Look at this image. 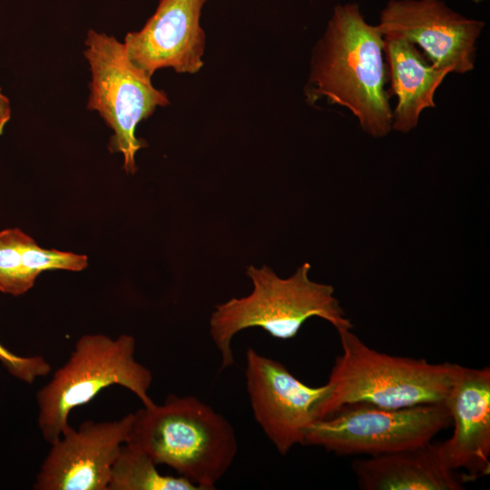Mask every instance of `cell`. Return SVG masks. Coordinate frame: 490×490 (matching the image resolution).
I'll use <instances>...</instances> for the list:
<instances>
[{
  "label": "cell",
  "instance_id": "obj_3",
  "mask_svg": "<svg viewBox=\"0 0 490 490\" xmlns=\"http://www.w3.org/2000/svg\"><path fill=\"white\" fill-rule=\"evenodd\" d=\"M350 329H338L342 351L326 383L328 391L315 407L316 420L352 404L404 408L445 403L458 364L381 353Z\"/></svg>",
  "mask_w": 490,
  "mask_h": 490
},
{
  "label": "cell",
  "instance_id": "obj_12",
  "mask_svg": "<svg viewBox=\"0 0 490 490\" xmlns=\"http://www.w3.org/2000/svg\"><path fill=\"white\" fill-rule=\"evenodd\" d=\"M445 404L454 426L438 443L446 464L471 482L490 473V369L457 365Z\"/></svg>",
  "mask_w": 490,
  "mask_h": 490
},
{
  "label": "cell",
  "instance_id": "obj_9",
  "mask_svg": "<svg viewBox=\"0 0 490 490\" xmlns=\"http://www.w3.org/2000/svg\"><path fill=\"white\" fill-rule=\"evenodd\" d=\"M485 23L467 18L441 0H389L377 24L382 35L401 36L424 50L438 69L466 74Z\"/></svg>",
  "mask_w": 490,
  "mask_h": 490
},
{
  "label": "cell",
  "instance_id": "obj_20",
  "mask_svg": "<svg viewBox=\"0 0 490 490\" xmlns=\"http://www.w3.org/2000/svg\"><path fill=\"white\" fill-rule=\"evenodd\" d=\"M473 1H474L475 3H476V4H479V3H481V2L484 1V0H473Z\"/></svg>",
  "mask_w": 490,
  "mask_h": 490
},
{
  "label": "cell",
  "instance_id": "obj_17",
  "mask_svg": "<svg viewBox=\"0 0 490 490\" xmlns=\"http://www.w3.org/2000/svg\"><path fill=\"white\" fill-rule=\"evenodd\" d=\"M23 260L28 277L34 282L37 277L45 270L81 271L88 266L86 255L44 249L33 238L25 245Z\"/></svg>",
  "mask_w": 490,
  "mask_h": 490
},
{
  "label": "cell",
  "instance_id": "obj_16",
  "mask_svg": "<svg viewBox=\"0 0 490 490\" xmlns=\"http://www.w3.org/2000/svg\"><path fill=\"white\" fill-rule=\"evenodd\" d=\"M32 239L18 228L0 230V292L14 297L29 291L34 285L24 267V250Z\"/></svg>",
  "mask_w": 490,
  "mask_h": 490
},
{
  "label": "cell",
  "instance_id": "obj_6",
  "mask_svg": "<svg viewBox=\"0 0 490 490\" xmlns=\"http://www.w3.org/2000/svg\"><path fill=\"white\" fill-rule=\"evenodd\" d=\"M84 45L92 77L87 108L97 111L113 130L109 148L122 154L124 171L133 174L135 155L146 146L136 137V127L158 106L168 105V97L130 62L123 43L114 36L91 29Z\"/></svg>",
  "mask_w": 490,
  "mask_h": 490
},
{
  "label": "cell",
  "instance_id": "obj_15",
  "mask_svg": "<svg viewBox=\"0 0 490 490\" xmlns=\"http://www.w3.org/2000/svg\"><path fill=\"white\" fill-rule=\"evenodd\" d=\"M108 490H200L182 476L160 474L143 451L123 444L113 465Z\"/></svg>",
  "mask_w": 490,
  "mask_h": 490
},
{
  "label": "cell",
  "instance_id": "obj_5",
  "mask_svg": "<svg viewBox=\"0 0 490 490\" xmlns=\"http://www.w3.org/2000/svg\"><path fill=\"white\" fill-rule=\"evenodd\" d=\"M136 340L128 334L81 336L68 359L36 393L37 426L44 440L54 443L70 426V413L103 389L121 386L149 407L152 371L135 358Z\"/></svg>",
  "mask_w": 490,
  "mask_h": 490
},
{
  "label": "cell",
  "instance_id": "obj_8",
  "mask_svg": "<svg viewBox=\"0 0 490 490\" xmlns=\"http://www.w3.org/2000/svg\"><path fill=\"white\" fill-rule=\"evenodd\" d=\"M246 389L257 424L280 455L304 445L316 420L314 409L328 385L312 387L297 378L280 362L250 348L246 351Z\"/></svg>",
  "mask_w": 490,
  "mask_h": 490
},
{
  "label": "cell",
  "instance_id": "obj_1",
  "mask_svg": "<svg viewBox=\"0 0 490 490\" xmlns=\"http://www.w3.org/2000/svg\"><path fill=\"white\" fill-rule=\"evenodd\" d=\"M383 47L377 25L367 23L357 4L336 5L312 52L308 101L326 98L349 110L368 135H387L392 110Z\"/></svg>",
  "mask_w": 490,
  "mask_h": 490
},
{
  "label": "cell",
  "instance_id": "obj_11",
  "mask_svg": "<svg viewBox=\"0 0 490 490\" xmlns=\"http://www.w3.org/2000/svg\"><path fill=\"white\" fill-rule=\"evenodd\" d=\"M206 1L160 0L142 28L124 37L130 62L150 78L167 67L197 73L203 65L205 34L200 19Z\"/></svg>",
  "mask_w": 490,
  "mask_h": 490
},
{
  "label": "cell",
  "instance_id": "obj_19",
  "mask_svg": "<svg viewBox=\"0 0 490 490\" xmlns=\"http://www.w3.org/2000/svg\"><path fill=\"white\" fill-rule=\"evenodd\" d=\"M11 117V105L8 98L0 92V136Z\"/></svg>",
  "mask_w": 490,
  "mask_h": 490
},
{
  "label": "cell",
  "instance_id": "obj_7",
  "mask_svg": "<svg viewBox=\"0 0 490 490\" xmlns=\"http://www.w3.org/2000/svg\"><path fill=\"white\" fill-rule=\"evenodd\" d=\"M450 425L445 403L404 408L352 404L315 420L306 432L304 445L320 446L338 456H372L429 443Z\"/></svg>",
  "mask_w": 490,
  "mask_h": 490
},
{
  "label": "cell",
  "instance_id": "obj_18",
  "mask_svg": "<svg viewBox=\"0 0 490 490\" xmlns=\"http://www.w3.org/2000/svg\"><path fill=\"white\" fill-rule=\"evenodd\" d=\"M0 365L15 378L31 385L51 371V365L42 356L15 354L0 342Z\"/></svg>",
  "mask_w": 490,
  "mask_h": 490
},
{
  "label": "cell",
  "instance_id": "obj_14",
  "mask_svg": "<svg viewBox=\"0 0 490 490\" xmlns=\"http://www.w3.org/2000/svg\"><path fill=\"white\" fill-rule=\"evenodd\" d=\"M387 78L397 104L392 111V130L407 133L418 123L421 113L436 106V91L450 74L436 68L408 40L384 35Z\"/></svg>",
  "mask_w": 490,
  "mask_h": 490
},
{
  "label": "cell",
  "instance_id": "obj_10",
  "mask_svg": "<svg viewBox=\"0 0 490 490\" xmlns=\"http://www.w3.org/2000/svg\"><path fill=\"white\" fill-rule=\"evenodd\" d=\"M133 413L120 419L71 425L51 447L34 490H108L113 465L128 439Z\"/></svg>",
  "mask_w": 490,
  "mask_h": 490
},
{
  "label": "cell",
  "instance_id": "obj_13",
  "mask_svg": "<svg viewBox=\"0 0 490 490\" xmlns=\"http://www.w3.org/2000/svg\"><path fill=\"white\" fill-rule=\"evenodd\" d=\"M352 469L363 490H462L470 478L450 468L438 443L355 459Z\"/></svg>",
  "mask_w": 490,
  "mask_h": 490
},
{
  "label": "cell",
  "instance_id": "obj_4",
  "mask_svg": "<svg viewBox=\"0 0 490 490\" xmlns=\"http://www.w3.org/2000/svg\"><path fill=\"white\" fill-rule=\"evenodd\" d=\"M310 264L304 263L287 279L271 268L250 266L246 270L253 289L242 298H232L215 306L210 318V335L220 357V368L234 363L231 342L236 334L249 328H261L279 339L297 336L312 317L328 321L337 330L351 328L334 288L309 278Z\"/></svg>",
  "mask_w": 490,
  "mask_h": 490
},
{
  "label": "cell",
  "instance_id": "obj_2",
  "mask_svg": "<svg viewBox=\"0 0 490 490\" xmlns=\"http://www.w3.org/2000/svg\"><path fill=\"white\" fill-rule=\"evenodd\" d=\"M126 444L200 490L215 489L238 453L229 420L194 396L170 395L161 405L134 412Z\"/></svg>",
  "mask_w": 490,
  "mask_h": 490
}]
</instances>
